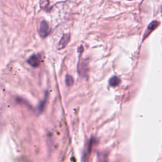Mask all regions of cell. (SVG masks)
<instances>
[{
    "instance_id": "6",
    "label": "cell",
    "mask_w": 162,
    "mask_h": 162,
    "mask_svg": "<svg viewBox=\"0 0 162 162\" xmlns=\"http://www.w3.org/2000/svg\"><path fill=\"white\" fill-rule=\"evenodd\" d=\"M65 82H66V84H67L68 86H72L74 84L73 77L70 76H69V75H67V76L65 77Z\"/></svg>"
},
{
    "instance_id": "5",
    "label": "cell",
    "mask_w": 162,
    "mask_h": 162,
    "mask_svg": "<svg viewBox=\"0 0 162 162\" xmlns=\"http://www.w3.org/2000/svg\"><path fill=\"white\" fill-rule=\"evenodd\" d=\"M120 79L117 76H113L110 79L109 84L112 87H116L120 83Z\"/></svg>"
},
{
    "instance_id": "1",
    "label": "cell",
    "mask_w": 162,
    "mask_h": 162,
    "mask_svg": "<svg viewBox=\"0 0 162 162\" xmlns=\"http://www.w3.org/2000/svg\"><path fill=\"white\" fill-rule=\"evenodd\" d=\"M50 28L49 23L46 20H43L40 23L39 28V34L42 38L46 37L49 34Z\"/></svg>"
},
{
    "instance_id": "2",
    "label": "cell",
    "mask_w": 162,
    "mask_h": 162,
    "mask_svg": "<svg viewBox=\"0 0 162 162\" xmlns=\"http://www.w3.org/2000/svg\"><path fill=\"white\" fill-rule=\"evenodd\" d=\"M41 62V57L39 55H33L27 60V63L32 67H37Z\"/></svg>"
},
{
    "instance_id": "4",
    "label": "cell",
    "mask_w": 162,
    "mask_h": 162,
    "mask_svg": "<svg viewBox=\"0 0 162 162\" xmlns=\"http://www.w3.org/2000/svg\"><path fill=\"white\" fill-rule=\"evenodd\" d=\"M159 23L157 22V21H153V22L148 25V28L146 29V31L145 33V35H144V39L148 37V35L157 27Z\"/></svg>"
},
{
    "instance_id": "7",
    "label": "cell",
    "mask_w": 162,
    "mask_h": 162,
    "mask_svg": "<svg viewBox=\"0 0 162 162\" xmlns=\"http://www.w3.org/2000/svg\"><path fill=\"white\" fill-rule=\"evenodd\" d=\"M129 1H131V0H129Z\"/></svg>"
},
{
    "instance_id": "3",
    "label": "cell",
    "mask_w": 162,
    "mask_h": 162,
    "mask_svg": "<svg viewBox=\"0 0 162 162\" xmlns=\"http://www.w3.org/2000/svg\"><path fill=\"white\" fill-rule=\"evenodd\" d=\"M69 40H70V34H65L63 35L62 37L61 38V39L58 44V49L62 50L65 48L67 46Z\"/></svg>"
}]
</instances>
